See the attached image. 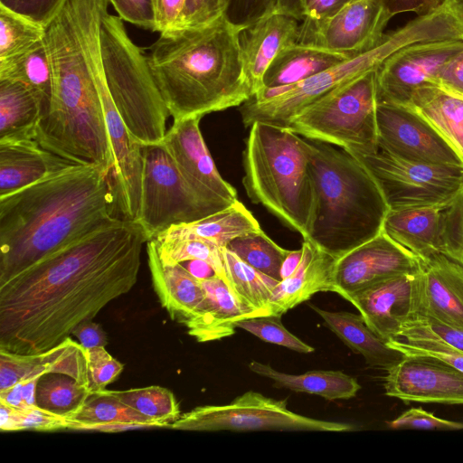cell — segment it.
Segmentation results:
<instances>
[{
    "label": "cell",
    "instance_id": "obj_1",
    "mask_svg": "<svg viewBox=\"0 0 463 463\" xmlns=\"http://www.w3.org/2000/svg\"><path fill=\"white\" fill-rule=\"evenodd\" d=\"M147 241L117 218L0 282V350L40 354L93 320L136 285Z\"/></svg>",
    "mask_w": 463,
    "mask_h": 463
},
{
    "label": "cell",
    "instance_id": "obj_2",
    "mask_svg": "<svg viewBox=\"0 0 463 463\" xmlns=\"http://www.w3.org/2000/svg\"><path fill=\"white\" fill-rule=\"evenodd\" d=\"M112 181L71 163L0 196V282L118 217Z\"/></svg>",
    "mask_w": 463,
    "mask_h": 463
},
{
    "label": "cell",
    "instance_id": "obj_3",
    "mask_svg": "<svg viewBox=\"0 0 463 463\" xmlns=\"http://www.w3.org/2000/svg\"><path fill=\"white\" fill-rule=\"evenodd\" d=\"M80 1L68 0L45 28L53 91L34 139L71 163L99 167L111 179L114 156L103 105L83 48Z\"/></svg>",
    "mask_w": 463,
    "mask_h": 463
},
{
    "label": "cell",
    "instance_id": "obj_4",
    "mask_svg": "<svg viewBox=\"0 0 463 463\" xmlns=\"http://www.w3.org/2000/svg\"><path fill=\"white\" fill-rule=\"evenodd\" d=\"M146 59L174 120L241 106L253 96L239 32L223 16L161 33Z\"/></svg>",
    "mask_w": 463,
    "mask_h": 463
},
{
    "label": "cell",
    "instance_id": "obj_5",
    "mask_svg": "<svg viewBox=\"0 0 463 463\" xmlns=\"http://www.w3.org/2000/svg\"><path fill=\"white\" fill-rule=\"evenodd\" d=\"M308 148L316 203L306 240L338 258L381 233L390 209L373 177L352 154L317 140Z\"/></svg>",
    "mask_w": 463,
    "mask_h": 463
},
{
    "label": "cell",
    "instance_id": "obj_6",
    "mask_svg": "<svg viewBox=\"0 0 463 463\" xmlns=\"http://www.w3.org/2000/svg\"><path fill=\"white\" fill-rule=\"evenodd\" d=\"M462 30L458 14L445 2L430 14L417 16L404 26L385 33L371 51L298 83L258 91L240 106L242 122L246 127L262 122L288 128L292 119L306 108L358 76L377 70L397 50L419 42L458 40Z\"/></svg>",
    "mask_w": 463,
    "mask_h": 463
},
{
    "label": "cell",
    "instance_id": "obj_7",
    "mask_svg": "<svg viewBox=\"0 0 463 463\" xmlns=\"http://www.w3.org/2000/svg\"><path fill=\"white\" fill-rule=\"evenodd\" d=\"M243 151L246 194L306 240L316 193L309 167V142L288 128L254 122Z\"/></svg>",
    "mask_w": 463,
    "mask_h": 463
},
{
    "label": "cell",
    "instance_id": "obj_8",
    "mask_svg": "<svg viewBox=\"0 0 463 463\" xmlns=\"http://www.w3.org/2000/svg\"><path fill=\"white\" fill-rule=\"evenodd\" d=\"M99 39L108 89L128 129L142 145L162 142L170 114L146 55L130 39L119 16L103 15Z\"/></svg>",
    "mask_w": 463,
    "mask_h": 463
},
{
    "label": "cell",
    "instance_id": "obj_9",
    "mask_svg": "<svg viewBox=\"0 0 463 463\" xmlns=\"http://www.w3.org/2000/svg\"><path fill=\"white\" fill-rule=\"evenodd\" d=\"M108 13L103 0H85L80 7L83 48L104 109L106 126L114 156L111 175L117 210L122 219L137 222L141 197L143 152L118 113L108 89L100 47V24Z\"/></svg>",
    "mask_w": 463,
    "mask_h": 463
},
{
    "label": "cell",
    "instance_id": "obj_10",
    "mask_svg": "<svg viewBox=\"0 0 463 463\" xmlns=\"http://www.w3.org/2000/svg\"><path fill=\"white\" fill-rule=\"evenodd\" d=\"M376 70L365 72L306 108L288 129L342 148L377 146Z\"/></svg>",
    "mask_w": 463,
    "mask_h": 463
},
{
    "label": "cell",
    "instance_id": "obj_11",
    "mask_svg": "<svg viewBox=\"0 0 463 463\" xmlns=\"http://www.w3.org/2000/svg\"><path fill=\"white\" fill-rule=\"evenodd\" d=\"M368 170L390 210L447 205L463 188V166L403 158L378 146L344 148Z\"/></svg>",
    "mask_w": 463,
    "mask_h": 463
},
{
    "label": "cell",
    "instance_id": "obj_12",
    "mask_svg": "<svg viewBox=\"0 0 463 463\" xmlns=\"http://www.w3.org/2000/svg\"><path fill=\"white\" fill-rule=\"evenodd\" d=\"M138 223L148 240L173 225L189 223L225 207L201 197L178 170L162 142L142 145Z\"/></svg>",
    "mask_w": 463,
    "mask_h": 463
},
{
    "label": "cell",
    "instance_id": "obj_13",
    "mask_svg": "<svg viewBox=\"0 0 463 463\" xmlns=\"http://www.w3.org/2000/svg\"><path fill=\"white\" fill-rule=\"evenodd\" d=\"M287 400H276L248 391L229 404L203 405L185 412L170 429L194 431H322L347 432L356 430L346 422L324 420L290 411Z\"/></svg>",
    "mask_w": 463,
    "mask_h": 463
},
{
    "label": "cell",
    "instance_id": "obj_14",
    "mask_svg": "<svg viewBox=\"0 0 463 463\" xmlns=\"http://www.w3.org/2000/svg\"><path fill=\"white\" fill-rule=\"evenodd\" d=\"M377 144L412 161L463 166V159L442 135L413 108L377 102Z\"/></svg>",
    "mask_w": 463,
    "mask_h": 463
},
{
    "label": "cell",
    "instance_id": "obj_15",
    "mask_svg": "<svg viewBox=\"0 0 463 463\" xmlns=\"http://www.w3.org/2000/svg\"><path fill=\"white\" fill-rule=\"evenodd\" d=\"M463 50V41H426L404 46L376 70L377 102L409 106L420 88L435 85L441 67Z\"/></svg>",
    "mask_w": 463,
    "mask_h": 463
},
{
    "label": "cell",
    "instance_id": "obj_16",
    "mask_svg": "<svg viewBox=\"0 0 463 463\" xmlns=\"http://www.w3.org/2000/svg\"><path fill=\"white\" fill-rule=\"evenodd\" d=\"M391 18L377 0H357L323 22H302L298 43L355 57L383 41Z\"/></svg>",
    "mask_w": 463,
    "mask_h": 463
},
{
    "label": "cell",
    "instance_id": "obj_17",
    "mask_svg": "<svg viewBox=\"0 0 463 463\" xmlns=\"http://www.w3.org/2000/svg\"><path fill=\"white\" fill-rule=\"evenodd\" d=\"M420 260L383 232L335 259L331 292L348 295L381 280L421 271Z\"/></svg>",
    "mask_w": 463,
    "mask_h": 463
},
{
    "label": "cell",
    "instance_id": "obj_18",
    "mask_svg": "<svg viewBox=\"0 0 463 463\" xmlns=\"http://www.w3.org/2000/svg\"><path fill=\"white\" fill-rule=\"evenodd\" d=\"M201 116L174 120L162 140L178 170L204 200L227 207L237 201L236 189L225 181L200 130Z\"/></svg>",
    "mask_w": 463,
    "mask_h": 463
},
{
    "label": "cell",
    "instance_id": "obj_19",
    "mask_svg": "<svg viewBox=\"0 0 463 463\" xmlns=\"http://www.w3.org/2000/svg\"><path fill=\"white\" fill-rule=\"evenodd\" d=\"M367 326L386 343L421 311L420 272L394 276L348 295Z\"/></svg>",
    "mask_w": 463,
    "mask_h": 463
},
{
    "label": "cell",
    "instance_id": "obj_20",
    "mask_svg": "<svg viewBox=\"0 0 463 463\" xmlns=\"http://www.w3.org/2000/svg\"><path fill=\"white\" fill-rule=\"evenodd\" d=\"M386 371L387 396L403 402L463 404V373L441 360L404 355Z\"/></svg>",
    "mask_w": 463,
    "mask_h": 463
},
{
    "label": "cell",
    "instance_id": "obj_21",
    "mask_svg": "<svg viewBox=\"0 0 463 463\" xmlns=\"http://www.w3.org/2000/svg\"><path fill=\"white\" fill-rule=\"evenodd\" d=\"M88 355L70 336L56 346L33 354L0 350V392L19 382L47 373L68 375L88 387Z\"/></svg>",
    "mask_w": 463,
    "mask_h": 463
},
{
    "label": "cell",
    "instance_id": "obj_22",
    "mask_svg": "<svg viewBox=\"0 0 463 463\" xmlns=\"http://www.w3.org/2000/svg\"><path fill=\"white\" fill-rule=\"evenodd\" d=\"M298 21L277 11L239 32L242 60L253 95L262 89L263 76L274 59L285 48L298 43Z\"/></svg>",
    "mask_w": 463,
    "mask_h": 463
},
{
    "label": "cell",
    "instance_id": "obj_23",
    "mask_svg": "<svg viewBox=\"0 0 463 463\" xmlns=\"http://www.w3.org/2000/svg\"><path fill=\"white\" fill-rule=\"evenodd\" d=\"M204 298L195 315L184 324L189 335L206 343L232 335L240 320L261 316L243 303L218 275L201 279Z\"/></svg>",
    "mask_w": 463,
    "mask_h": 463
},
{
    "label": "cell",
    "instance_id": "obj_24",
    "mask_svg": "<svg viewBox=\"0 0 463 463\" xmlns=\"http://www.w3.org/2000/svg\"><path fill=\"white\" fill-rule=\"evenodd\" d=\"M421 266L420 314L463 329V267L443 254Z\"/></svg>",
    "mask_w": 463,
    "mask_h": 463
},
{
    "label": "cell",
    "instance_id": "obj_25",
    "mask_svg": "<svg viewBox=\"0 0 463 463\" xmlns=\"http://www.w3.org/2000/svg\"><path fill=\"white\" fill-rule=\"evenodd\" d=\"M146 253L153 288L161 306L173 320L184 325L204 298L201 281L183 264L162 260L154 239L146 241Z\"/></svg>",
    "mask_w": 463,
    "mask_h": 463
},
{
    "label": "cell",
    "instance_id": "obj_26",
    "mask_svg": "<svg viewBox=\"0 0 463 463\" xmlns=\"http://www.w3.org/2000/svg\"><path fill=\"white\" fill-rule=\"evenodd\" d=\"M301 248L302 257L296 270L273 288L270 315L282 316L316 293L331 291L336 258L307 240H304Z\"/></svg>",
    "mask_w": 463,
    "mask_h": 463
},
{
    "label": "cell",
    "instance_id": "obj_27",
    "mask_svg": "<svg viewBox=\"0 0 463 463\" xmlns=\"http://www.w3.org/2000/svg\"><path fill=\"white\" fill-rule=\"evenodd\" d=\"M71 163L35 139L0 140V196L23 189Z\"/></svg>",
    "mask_w": 463,
    "mask_h": 463
},
{
    "label": "cell",
    "instance_id": "obj_28",
    "mask_svg": "<svg viewBox=\"0 0 463 463\" xmlns=\"http://www.w3.org/2000/svg\"><path fill=\"white\" fill-rule=\"evenodd\" d=\"M442 208L426 206L389 210L383 232L420 261H426L440 254L439 236Z\"/></svg>",
    "mask_w": 463,
    "mask_h": 463
},
{
    "label": "cell",
    "instance_id": "obj_29",
    "mask_svg": "<svg viewBox=\"0 0 463 463\" xmlns=\"http://www.w3.org/2000/svg\"><path fill=\"white\" fill-rule=\"evenodd\" d=\"M309 307L345 345L361 354L368 365L387 370L403 359L404 355L378 336L360 314L328 311L312 304Z\"/></svg>",
    "mask_w": 463,
    "mask_h": 463
},
{
    "label": "cell",
    "instance_id": "obj_30",
    "mask_svg": "<svg viewBox=\"0 0 463 463\" xmlns=\"http://www.w3.org/2000/svg\"><path fill=\"white\" fill-rule=\"evenodd\" d=\"M259 230L260 226L258 221L237 200L229 206L195 222L173 225L155 239H197L213 243L222 249L233 239Z\"/></svg>",
    "mask_w": 463,
    "mask_h": 463
},
{
    "label": "cell",
    "instance_id": "obj_31",
    "mask_svg": "<svg viewBox=\"0 0 463 463\" xmlns=\"http://www.w3.org/2000/svg\"><path fill=\"white\" fill-rule=\"evenodd\" d=\"M350 58L354 57L317 46L294 43L285 48L271 62L263 76L261 90L298 83Z\"/></svg>",
    "mask_w": 463,
    "mask_h": 463
},
{
    "label": "cell",
    "instance_id": "obj_32",
    "mask_svg": "<svg viewBox=\"0 0 463 463\" xmlns=\"http://www.w3.org/2000/svg\"><path fill=\"white\" fill-rule=\"evenodd\" d=\"M43 110L42 99L29 86L0 79V140L34 139Z\"/></svg>",
    "mask_w": 463,
    "mask_h": 463
},
{
    "label": "cell",
    "instance_id": "obj_33",
    "mask_svg": "<svg viewBox=\"0 0 463 463\" xmlns=\"http://www.w3.org/2000/svg\"><path fill=\"white\" fill-rule=\"evenodd\" d=\"M249 369L272 380L274 387L317 394L328 401L351 399L361 389L354 377L342 371L313 370L302 374H289L257 361H251Z\"/></svg>",
    "mask_w": 463,
    "mask_h": 463
},
{
    "label": "cell",
    "instance_id": "obj_34",
    "mask_svg": "<svg viewBox=\"0 0 463 463\" xmlns=\"http://www.w3.org/2000/svg\"><path fill=\"white\" fill-rule=\"evenodd\" d=\"M72 430L118 432L160 428L158 423L128 406L108 390L91 394L75 416Z\"/></svg>",
    "mask_w": 463,
    "mask_h": 463
},
{
    "label": "cell",
    "instance_id": "obj_35",
    "mask_svg": "<svg viewBox=\"0 0 463 463\" xmlns=\"http://www.w3.org/2000/svg\"><path fill=\"white\" fill-rule=\"evenodd\" d=\"M425 118L463 159V99L437 85L418 89L409 104Z\"/></svg>",
    "mask_w": 463,
    "mask_h": 463
},
{
    "label": "cell",
    "instance_id": "obj_36",
    "mask_svg": "<svg viewBox=\"0 0 463 463\" xmlns=\"http://www.w3.org/2000/svg\"><path fill=\"white\" fill-rule=\"evenodd\" d=\"M222 254L232 290L261 316L270 315L269 301L279 281L247 264L226 247L222 248Z\"/></svg>",
    "mask_w": 463,
    "mask_h": 463
},
{
    "label": "cell",
    "instance_id": "obj_37",
    "mask_svg": "<svg viewBox=\"0 0 463 463\" xmlns=\"http://www.w3.org/2000/svg\"><path fill=\"white\" fill-rule=\"evenodd\" d=\"M0 79L29 86L42 99L45 110L53 91V69L44 38L22 55L0 64Z\"/></svg>",
    "mask_w": 463,
    "mask_h": 463
},
{
    "label": "cell",
    "instance_id": "obj_38",
    "mask_svg": "<svg viewBox=\"0 0 463 463\" xmlns=\"http://www.w3.org/2000/svg\"><path fill=\"white\" fill-rule=\"evenodd\" d=\"M92 393L73 378L61 373H47L36 385V405L47 411L76 416Z\"/></svg>",
    "mask_w": 463,
    "mask_h": 463
},
{
    "label": "cell",
    "instance_id": "obj_39",
    "mask_svg": "<svg viewBox=\"0 0 463 463\" xmlns=\"http://www.w3.org/2000/svg\"><path fill=\"white\" fill-rule=\"evenodd\" d=\"M387 344L403 355L434 357L463 373V352L438 338L416 320L407 322L399 338Z\"/></svg>",
    "mask_w": 463,
    "mask_h": 463
},
{
    "label": "cell",
    "instance_id": "obj_40",
    "mask_svg": "<svg viewBox=\"0 0 463 463\" xmlns=\"http://www.w3.org/2000/svg\"><path fill=\"white\" fill-rule=\"evenodd\" d=\"M227 249L261 273L280 281V268L289 252L274 242L261 229L239 236Z\"/></svg>",
    "mask_w": 463,
    "mask_h": 463
},
{
    "label": "cell",
    "instance_id": "obj_41",
    "mask_svg": "<svg viewBox=\"0 0 463 463\" xmlns=\"http://www.w3.org/2000/svg\"><path fill=\"white\" fill-rule=\"evenodd\" d=\"M108 392L140 414L158 423L160 428H169L181 415L179 403L174 393L161 386Z\"/></svg>",
    "mask_w": 463,
    "mask_h": 463
},
{
    "label": "cell",
    "instance_id": "obj_42",
    "mask_svg": "<svg viewBox=\"0 0 463 463\" xmlns=\"http://www.w3.org/2000/svg\"><path fill=\"white\" fill-rule=\"evenodd\" d=\"M44 34V28L0 6V64L29 51Z\"/></svg>",
    "mask_w": 463,
    "mask_h": 463
},
{
    "label": "cell",
    "instance_id": "obj_43",
    "mask_svg": "<svg viewBox=\"0 0 463 463\" xmlns=\"http://www.w3.org/2000/svg\"><path fill=\"white\" fill-rule=\"evenodd\" d=\"M76 423L74 416L55 413L37 405L28 408H14L0 402V429L2 431L72 430Z\"/></svg>",
    "mask_w": 463,
    "mask_h": 463
},
{
    "label": "cell",
    "instance_id": "obj_44",
    "mask_svg": "<svg viewBox=\"0 0 463 463\" xmlns=\"http://www.w3.org/2000/svg\"><path fill=\"white\" fill-rule=\"evenodd\" d=\"M160 258L168 262L183 263L199 260L207 262L228 285L222 249L213 243L197 240H159L155 239Z\"/></svg>",
    "mask_w": 463,
    "mask_h": 463
},
{
    "label": "cell",
    "instance_id": "obj_45",
    "mask_svg": "<svg viewBox=\"0 0 463 463\" xmlns=\"http://www.w3.org/2000/svg\"><path fill=\"white\" fill-rule=\"evenodd\" d=\"M241 328L260 340L275 344L301 354L314 352L315 348L290 333L282 324L281 316L264 315L240 320Z\"/></svg>",
    "mask_w": 463,
    "mask_h": 463
},
{
    "label": "cell",
    "instance_id": "obj_46",
    "mask_svg": "<svg viewBox=\"0 0 463 463\" xmlns=\"http://www.w3.org/2000/svg\"><path fill=\"white\" fill-rule=\"evenodd\" d=\"M439 241L440 254L463 267V188L441 209Z\"/></svg>",
    "mask_w": 463,
    "mask_h": 463
},
{
    "label": "cell",
    "instance_id": "obj_47",
    "mask_svg": "<svg viewBox=\"0 0 463 463\" xmlns=\"http://www.w3.org/2000/svg\"><path fill=\"white\" fill-rule=\"evenodd\" d=\"M87 355L88 388L92 394L101 392L120 375L124 365L104 346L87 349Z\"/></svg>",
    "mask_w": 463,
    "mask_h": 463
},
{
    "label": "cell",
    "instance_id": "obj_48",
    "mask_svg": "<svg viewBox=\"0 0 463 463\" xmlns=\"http://www.w3.org/2000/svg\"><path fill=\"white\" fill-rule=\"evenodd\" d=\"M280 0H226L225 20L238 32L279 11Z\"/></svg>",
    "mask_w": 463,
    "mask_h": 463
},
{
    "label": "cell",
    "instance_id": "obj_49",
    "mask_svg": "<svg viewBox=\"0 0 463 463\" xmlns=\"http://www.w3.org/2000/svg\"><path fill=\"white\" fill-rule=\"evenodd\" d=\"M68 0H0L4 7L42 28H46Z\"/></svg>",
    "mask_w": 463,
    "mask_h": 463
},
{
    "label": "cell",
    "instance_id": "obj_50",
    "mask_svg": "<svg viewBox=\"0 0 463 463\" xmlns=\"http://www.w3.org/2000/svg\"><path fill=\"white\" fill-rule=\"evenodd\" d=\"M225 8L226 0H184L178 28L209 25L223 16Z\"/></svg>",
    "mask_w": 463,
    "mask_h": 463
},
{
    "label": "cell",
    "instance_id": "obj_51",
    "mask_svg": "<svg viewBox=\"0 0 463 463\" xmlns=\"http://www.w3.org/2000/svg\"><path fill=\"white\" fill-rule=\"evenodd\" d=\"M388 427L393 430H458L463 429V423L439 418L421 408H411L388 422Z\"/></svg>",
    "mask_w": 463,
    "mask_h": 463
},
{
    "label": "cell",
    "instance_id": "obj_52",
    "mask_svg": "<svg viewBox=\"0 0 463 463\" xmlns=\"http://www.w3.org/2000/svg\"><path fill=\"white\" fill-rule=\"evenodd\" d=\"M118 16L137 26L157 32L154 0H109Z\"/></svg>",
    "mask_w": 463,
    "mask_h": 463
},
{
    "label": "cell",
    "instance_id": "obj_53",
    "mask_svg": "<svg viewBox=\"0 0 463 463\" xmlns=\"http://www.w3.org/2000/svg\"><path fill=\"white\" fill-rule=\"evenodd\" d=\"M434 82L443 90L463 99V50L441 67Z\"/></svg>",
    "mask_w": 463,
    "mask_h": 463
},
{
    "label": "cell",
    "instance_id": "obj_54",
    "mask_svg": "<svg viewBox=\"0 0 463 463\" xmlns=\"http://www.w3.org/2000/svg\"><path fill=\"white\" fill-rule=\"evenodd\" d=\"M357 0H300V21L323 22Z\"/></svg>",
    "mask_w": 463,
    "mask_h": 463
},
{
    "label": "cell",
    "instance_id": "obj_55",
    "mask_svg": "<svg viewBox=\"0 0 463 463\" xmlns=\"http://www.w3.org/2000/svg\"><path fill=\"white\" fill-rule=\"evenodd\" d=\"M412 320L423 325L446 344L463 352V329L445 324L432 317L419 314Z\"/></svg>",
    "mask_w": 463,
    "mask_h": 463
},
{
    "label": "cell",
    "instance_id": "obj_56",
    "mask_svg": "<svg viewBox=\"0 0 463 463\" xmlns=\"http://www.w3.org/2000/svg\"><path fill=\"white\" fill-rule=\"evenodd\" d=\"M392 17L396 14L413 12L423 16L438 9L445 0H377Z\"/></svg>",
    "mask_w": 463,
    "mask_h": 463
},
{
    "label": "cell",
    "instance_id": "obj_57",
    "mask_svg": "<svg viewBox=\"0 0 463 463\" xmlns=\"http://www.w3.org/2000/svg\"><path fill=\"white\" fill-rule=\"evenodd\" d=\"M157 32L178 28L184 0H154Z\"/></svg>",
    "mask_w": 463,
    "mask_h": 463
},
{
    "label": "cell",
    "instance_id": "obj_58",
    "mask_svg": "<svg viewBox=\"0 0 463 463\" xmlns=\"http://www.w3.org/2000/svg\"><path fill=\"white\" fill-rule=\"evenodd\" d=\"M71 335L85 349H91L99 346H106L108 338L102 326L93 320L84 321L76 326Z\"/></svg>",
    "mask_w": 463,
    "mask_h": 463
},
{
    "label": "cell",
    "instance_id": "obj_59",
    "mask_svg": "<svg viewBox=\"0 0 463 463\" xmlns=\"http://www.w3.org/2000/svg\"><path fill=\"white\" fill-rule=\"evenodd\" d=\"M0 402L14 408H24L22 382L5 391L0 392Z\"/></svg>",
    "mask_w": 463,
    "mask_h": 463
},
{
    "label": "cell",
    "instance_id": "obj_60",
    "mask_svg": "<svg viewBox=\"0 0 463 463\" xmlns=\"http://www.w3.org/2000/svg\"><path fill=\"white\" fill-rule=\"evenodd\" d=\"M183 263H186V265H183L194 277L199 280L205 279L216 275L213 269L203 260H193Z\"/></svg>",
    "mask_w": 463,
    "mask_h": 463
},
{
    "label": "cell",
    "instance_id": "obj_61",
    "mask_svg": "<svg viewBox=\"0 0 463 463\" xmlns=\"http://www.w3.org/2000/svg\"><path fill=\"white\" fill-rule=\"evenodd\" d=\"M301 257L302 248L299 250H289L280 268L281 280L293 274L300 262Z\"/></svg>",
    "mask_w": 463,
    "mask_h": 463
},
{
    "label": "cell",
    "instance_id": "obj_62",
    "mask_svg": "<svg viewBox=\"0 0 463 463\" xmlns=\"http://www.w3.org/2000/svg\"><path fill=\"white\" fill-rule=\"evenodd\" d=\"M300 0H280L279 11L288 14L300 21Z\"/></svg>",
    "mask_w": 463,
    "mask_h": 463
},
{
    "label": "cell",
    "instance_id": "obj_63",
    "mask_svg": "<svg viewBox=\"0 0 463 463\" xmlns=\"http://www.w3.org/2000/svg\"><path fill=\"white\" fill-rule=\"evenodd\" d=\"M463 10V0H454Z\"/></svg>",
    "mask_w": 463,
    "mask_h": 463
}]
</instances>
